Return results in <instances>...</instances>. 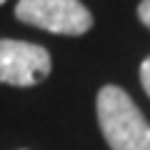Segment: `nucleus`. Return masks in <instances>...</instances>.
<instances>
[{"label": "nucleus", "instance_id": "obj_1", "mask_svg": "<svg viewBox=\"0 0 150 150\" xmlns=\"http://www.w3.org/2000/svg\"><path fill=\"white\" fill-rule=\"evenodd\" d=\"M98 123L110 150H150V123L123 88H100Z\"/></svg>", "mask_w": 150, "mask_h": 150}, {"label": "nucleus", "instance_id": "obj_6", "mask_svg": "<svg viewBox=\"0 0 150 150\" xmlns=\"http://www.w3.org/2000/svg\"><path fill=\"white\" fill-rule=\"evenodd\" d=\"M3 3H5V0H0V5H3Z\"/></svg>", "mask_w": 150, "mask_h": 150}, {"label": "nucleus", "instance_id": "obj_2", "mask_svg": "<svg viewBox=\"0 0 150 150\" xmlns=\"http://www.w3.org/2000/svg\"><path fill=\"white\" fill-rule=\"evenodd\" d=\"M15 18L55 35H83L93 28V15L80 0H20Z\"/></svg>", "mask_w": 150, "mask_h": 150}, {"label": "nucleus", "instance_id": "obj_3", "mask_svg": "<svg viewBox=\"0 0 150 150\" xmlns=\"http://www.w3.org/2000/svg\"><path fill=\"white\" fill-rule=\"evenodd\" d=\"M50 68H53L50 53L43 45L0 38V83L15 88H30L43 83Z\"/></svg>", "mask_w": 150, "mask_h": 150}, {"label": "nucleus", "instance_id": "obj_5", "mask_svg": "<svg viewBox=\"0 0 150 150\" xmlns=\"http://www.w3.org/2000/svg\"><path fill=\"white\" fill-rule=\"evenodd\" d=\"M138 18H140V23L150 30V0H143V3L138 5Z\"/></svg>", "mask_w": 150, "mask_h": 150}, {"label": "nucleus", "instance_id": "obj_4", "mask_svg": "<svg viewBox=\"0 0 150 150\" xmlns=\"http://www.w3.org/2000/svg\"><path fill=\"white\" fill-rule=\"evenodd\" d=\"M140 83H143L145 93H148V98H150V58H145L143 65H140Z\"/></svg>", "mask_w": 150, "mask_h": 150}]
</instances>
